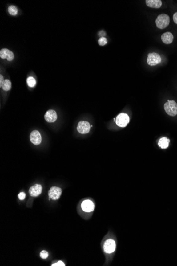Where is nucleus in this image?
<instances>
[{
	"label": "nucleus",
	"mask_w": 177,
	"mask_h": 266,
	"mask_svg": "<svg viewBox=\"0 0 177 266\" xmlns=\"http://www.w3.org/2000/svg\"><path fill=\"white\" fill-rule=\"evenodd\" d=\"M156 27L161 29H163L168 27L170 23V18L166 14H161L158 16L155 20Z\"/></svg>",
	"instance_id": "1"
},
{
	"label": "nucleus",
	"mask_w": 177,
	"mask_h": 266,
	"mask_svg": "<svg viewBox=\"0 0 177 266\" xmlns=\"http://www.w3.org/2000/svg\"><path fill=\"white\" fill-rule=\"evenodd\" d=\"M164 108L170 116L175 117L177 115V103L175 100H168V102L164 104Z\"/></svg>",
	"instance_id": "2"
},
{
	"label": "nucleus",
	"mask_w": 177,
	"mask_h": 266,
	"mask_svg": "<svg viewBox=\"0 0 177 266\" xmlns=\"http://www.w3.org/2000/svg\"><path fill=\"white\" fill-rule=\"evenodd\" d=\"M162 59L160 55L157 53L153 52L148 54L147 63L150 66H155L161 62Z\"/></svg>",
	"instance_id": "3"
},
{
	"label": "nucleus",
	"mask_w": 177,
	"mask_h": 266,
	"mask_svg": "<svg viewBox=\"0 0 177 266\" xmlns=\"http://www.w3.org/2000/svg\"><path fill=\"white\" fill-rule=\"evenodd\" d=\"M130 122V117L126 113H120L116 119V125L121 128L126 127Z\"/></svg>",
	"instance_id": "4"
},
{
	"label": "nucleus",
	"mask_w": 177,
	"mask_h": 266,
	"mask_svg": "<svg viewBox=\"0 0 177 266\" xmlns=\"http://www.w3.org/2000/svg\"><path fill=\"white\" fill-rule=\"evenodd\" d=\"M62 194V190L61 188L57 186H53L48 191V196L50 200L51 199L53 200H57L59 199Z\"/></svg>",
	"instance_id": "5"
},
{
	"label": "nucleus",
	"mask_w": 177,
	"mask_h": 266,
	"mask_svg": "<svg viewBox=\"0 0 177 266\" xmlns=\"http://www.w3.org/2000/svg\"><path fill=\"white\" fill-rule=\"evenodd\" d=\"M90 127L89 123L87 121H80L77 126V130L80 133L86 134L89 132Z\"/></svg>",
	"instance_id": "6"
},
{
	"label": "nucleus",
	"mask_w": 177,
	"mask_h": 266,
	"mask_svg": "<svg viewBox=\"0 0 177 266\" xmlns=\"http://www.w3.org/2000/svg\"><path fill=\"white\" fill-rule=\"evenodd\" d=\"M116 249V243L114 239H107L103 245V249L105 252L111 253L114 252Z\"/></svg>",
	"instance_id": "7"
},
{
	"label": "nucleus",
	"mask_w": 177,
	"mask_h": 266,
	"mask_svg": "<svg viewBox=\"0 0 177 266\" xmlns=\"http://www.w3.org/2000/svg\"><path fill=\"white\" fill-rule=\"evenodd\" d=\"M30 141L34 145H39L41 143L42 139L39 132L37 130L33 131L30 136Z\"/></svg>",
	"instance_id": "8"
},
{
	"label": "nucleus",
	"mask_w": 177,
	"mask_h": 266,
	"mask_svg": "<svg viewBox=\"0 0 177 266\" xmlns=\"http://www.w3.org/2000/svg\"><path fill=\"white\" fill-rule=\"evenodd\" d=\"M81 208L82 210L87 213L92 212L94 211L95 205L92 201L90 200H86L82 202L81 204Z\"/></svg>",
	"instance_id": "9"
},
{
	"label": "nucleus",
	"mask_w": 177,
	"mask_h": 266,
	"mask_svg": "<svg viewBox=\"0 0 177 266\" xmlns=\"http://www.w3.org/2000/svg\"><path fill=\"white\" fill-rule=\"evenodd\" d=\"M42 186L40 184H35L31 186L29 190V193L31 197H38L42 194Z\"/></svg>",
	"instance_id": "10"
},
{
	"label": "nucleus",
	"mask_w": 177,
	"mask_h": 266,
	"mask_svg": "<svg viewBox=\"0 0 177 266\" xmlns=\"http://www.w3.org/2000/svg\"><path fill=\"white\" fill-rule=\"evenodd\" d=\"M0 57L3 59H6L9 61H11L14 59V56L11 51L6 48H3L0 51Z\"/></svg>",
	"instance_id": "11"
},
{
	"label": "nucleus",
	"mask_w": 177,
	"mask_h": 266,
	"mask_svg": "<svg viewBox=\"0 0 177 266\" xmlns=\"http://www.w3.org/2000/svg\"><path fill=\"white\" fill-rule=\"evenodd\" d=\"M57 119V115L56 112L52 109L48 111L45 115V119L47 122H54Z\"/></svg>",
	"instance_id": "12"
},
{
	"label": "nucleus",
	"mask_w": 177,
	"mask_h": 266,
	"mask_svg": "<svg viewBox=\"0 0 177 266\" xmlns=\"http://www.w3.org/2000/svg\"><path fill=\"white\" fill-rule=\"evenodd\" d=\"M173 34L170 32H166L162 35L161 40L165 44H171L173 42Z\"/></svg>",
	"instance_id": "13"
},
{
	"label": "nucleus",
	"mask_w": 177,
	"mask_h": 266,
	"mask_svg": "<svg viewBox=\"0 0 177 266\" xmlns=\"http://www.w3.org/2000/svg\"><path fill=\"white\" fill-rule=\"evenodd\" d=\"M145 2L147 6L150 8L159 9L162 6V1L161 0H147Z\"/></svg>",
	"instance_id": "14"
},
{
	"label": "nucleus",
	"mask_w": 177,
	"mask_h": 266,
	"mask_svg": "<svg viewBox=\"0 0 177 266\" xmlns=\"http://www.w3.org/2000/svg\"><path fill=\"white\" fill-rule=\"evenodd\" d=\"M170 140L166 137L161 138L159 141L158 145L162 149H166L169 147Z\"/></svg>",
	"instance_id": "15"
},
{
	"label": "nucleus",
	"mask_w": 177,
	"mask_h": 266,
	"mask_svg": "<svg viewBox=\"0 0 177 266\" xmlns=\"http://www.w3.org/2000/svg\"><path fill=\"white\" fill-rule=\"evenodd\" d=\"M11 88V81L8 79L4 80V83L2 86L3 90H5V91H8V90H10Z\"/></svg>",
	"instance_id": "16"
},
{
	"label": "nucleus",
	"mask_w": 177,
	"mask_h": 266,
	"mask_svg": "<svg viewBox=\"0 0 177 266\" xmlns=\"http://www.w3.org/2000/svg\"><path fill=\"white\" fill-rule=\"evenodd\" d=\"M27 84L30 87H34L36 84V81L33 77H29L27 79Z\"/></svg>",
	"instance_id": "17"
},
{
	"label": "nucleus",
	"mask_w": 177,
	"mask_h": 266,
	"mask_svg": "<svg viewBox=\"0 0 177 266\" xmlns=\"http://www.w3.org/2000/svg\"><path fill=\"white\" fill-rule=\"evenodd\" d=\"M8 12L11 15H15L18 13L17 8L14 6H10L8 8Z\"/></svg>",
	"instance_id": "18"
},
{
	"label": "nucleus",
	"mask_w": 177,
	"mask_h": 266,
	"mask_svg": "<svg viewBox=\"0 0 177 266\" xmlns=\"http://www.w3.org/2000/svg\"><path fill=\"white\" fill-rule=\"evenodd\" d=\"M107 43H108L107 39L104 37H102L98 40V44L100 46H104L107 44Z\"/></svg>",
	"instance_id": "19"
},
{
	"label": "nucleus",
	"mask_w": 177,
	"mask_h": 266,
	"mask_svg": "<svg viewBox=\"0 0 177 266\" xmlns=\"http://www.w3.org/2000/svg\"><path fill=\"white\" fill-rule=\"evenodd\" d=\"M40 256L43 259H46L48 256V253L45 250H43L40 252Z\"/></svg>",
	"instance_id": "20"
},
{
	"label": "nucleus",
	"mask_w": 177,
	"mask_h": 266,
	"mask_svg": "<svg viewBox=\"0 0 177 266\" xmlns=\"http://www.w3.org/2000/svg\"><path fill=\"white\" fill-rule=\"evenodd\" d=\"M18 198L20 200H23L26 198V194L24 192H20L18 194Z\"/></svg>",
	"instance_id": "21"
},
{
	"label": "nucleus",
	"mask_w": 177,
	"mask_h": 266,
	"mask_svg": "<svg viewBox=\"0 0 177 266\" xmlns=\"http://www.w3.org/2000/svg\"><path fill=\"white\" fill-rule=\"evenodd\" d=\"M52 266H65V264H64V262H62V261H58V262H56V263H55V264H53L51 265Z\"/></svg>",
	"instance_id": "22"
},
{
	"label": "nucleus",
	"mask_w": 177,
	"mask_h": 266,
	"mask_svg": "<svg viewBox=\"0 0 177 266\" xmlns=\"http://www.w3.org/2000/svg\"><path fill=\"white\" fill-rule=\"evenodd\" d=\"M4 81V78H3V76H2V75H1V76H0V87H2V86H3V84Z\"/></svg>",
	"instance_id": "23"
},
{
	"label": "nucleus",
	"mask_w": 177,
	"mask_h": 266,
	"mask_svg": "<svg viewBox=\"0 0 177 266\" xmlns=\"http://www.w3.org/2000/svg\"><path fill=\"white\" fill-rule=\"evenodd\" d=\"M173 20L175 23L177 24V12H175V14H173Z\"/></svg>",
	"instance_id": "24"
}]
</instances>
